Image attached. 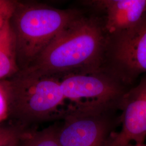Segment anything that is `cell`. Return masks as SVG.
<instances>
[{
  "label": "cell",
  "mask_w": 146,
  "mask_h": 146,
  "mask_svg": "<svg viewBox=\"0 0 146 146\" xmlns=\"http://www.w3.org/2000/svg\"><path fill=\"white\" fill-rule=\"evenodd\" d=\"M19 72L15 36L9 21L0 34V81L11 78Z\"/></svg>",
  "instance_id": "cell-9"
},
{
  "label": "cell",
  "mask_w": 146,
  "mask_h": 146,
  "mask_svg": "<svg viewBox=\"0 0 146 146\" xmlns=\"http://www.w3.org/2000/svg\"><path fill=\"white\" fill-rule=\"evenodd\" d=\"M102 68L128 88L146 74V13L130 28L107 36Z\"/></svg>",
  "instance_id": "cell-5"
},
{
  "label": "cell",
  "mask_w": 146,
  "mask_h": 146,
  "mask_svg": "<svg viewBox=\"0 0 146 146\" xmlns=\"http://www.w3.org/2000/svg\"><path fill=\"white\" fill-rule=\"evenodd\" d=\"M127 146H146V143H143V144H135V143H130Z\"/></svg>",
  "instance_id": "cell-15"
},
{
  "label": "cell",
  "mask_w": 146,
  "mask_h": 146,
  "mask_svg": "<svg viewBox=\"0 0 146 146\" xmlns=\"http://www.w3.org/2000/svg\"><path fill=\"white\" fill-rule=\"evenodd\" d=\"M8 116V106L4 90L0 84V122Z\"/></svg>",
  "instance_id": "cell-13"
},
{
  "label": "cell",
  "mask_w": 146,
  "mask_h": 146,
  "mask_svg": "<svg viewBox=\"0 0 146 146\" xmlns=\"http://www.w3.org/2000/svg\"><path fill=\"white\" fill-rule=\"evenodd\" d=\"M102 13L107 35H113L134 26L146 13V0H95L84 1Z\"/></svg>",
  "instance_id": "cell-8"
},
{
  "label": "cell",
  "mask_w": 146,
  "mask_h": 146,
  "mask_svg": "<svg viewBox=\"0 0 146 146\" xmlns=\"http://www.w3.org/2000/svg\"><path fill=\"white\" fill-rule=\"evenodd\" d=\"M82 13L41 3L17 1L10 23L15 36L20 71L27 68Z\"/></svg>",
  "instance_id": "cell-2"
},
{
  "label": "cell",
  "mask_w": 146,
  "mask_h": 146,
  "mask_svg": "<svg viewBox=\"0 0 146 146\" xmlns=\"http://www.w3.org/2000/svg\"><path fill=\"white\" fill-rule=\"evenodd\" d=\"M17 1L0 0V34L5 25L11 20Z\"/></svg>",
  "instance_id": "cell-12"
},
{
  "label": "cell",
  "mask_w": 146,
  "mask_h": 146,
  "mask_svg": "<svg viewBox=\"0 0 146 146\" xmlns=\"http://www.w3.org/2000/svg\"><path fill=\"white\" fill-rule=\"evenodd\" d=\"M121 128L113 133L104 146L145 143L146 139V74L129 89L119 104Z\"/></svg>",
  "instance_id": "cell-7"
},
{
  "label": "cell",
  "mask_w": 146,
  "mask_h": 146,
  "mask_svg": "<svg viewBox=\"0 0 146 146\" xmlns=\"http://www.w3.org/2000/svg\"><path fill=\"white\" fill-rule=\"evenodd\" d=\"M29 131L18 123L0 127V146H11L25 135Z\"/></svg>",
  "instance_id": "cell-11"
},
{
  "label": "cell",
  "mask_w": 146,
  "mask_h": 146,
  "mask_svg": "<svg viewBox=\"0 0 146 146\" xmlns=\"http://www.w3.org/2000/svg\"><path fill=\"white\" fill-rule=\"evenodd\" d=\"M107 36L102 16L82 12L17 74L60 78L102 68Z\"/></svg>",
  "instance_id": "cell-1"
},
{
  "label": "cell",
  "mask_w": 146,
  "mask_h": 146,
  "mask_svg": "<svg viewBox=\"0 0 146 146\" xmlns=\"http://www.w3.org/2000/svg\"><path fill=\"white\" fill-rule=\"evenodd\" d=\"M33 133L29 131L26 134L23 136L21 139L17 141L11 146H29L31 140V136Z\"/></svg>",
  "instance_id": "cell-14"
},
{
  "label": "cell",
  "mask_w": 146,
  "mask_h": 146,
  "mask_svg": "<svg viewBox=\"0 0 146 146\" xmlns=\"http://www.w3.org/2000/svg\"><path fill=\"white\" fill-rule=\"evenodd\" d=\"M120 102H91L74 104L63 112L58 125L62 146H104L121 125Z\"/></svg>",
  "instance_id": "cell-4"
},
{
  "label": "cell",
  "mask_w": 146,
  "mask_h": 146,
  "mask_svg": "<svg viewBox=\"0 0 146 146\" xmlns=\"http://www.w3.org/2000/svg\"><path fill=\"white\" fill-rule=\"evenodd\" d=\"M66 100L75 104L83 102H119L130 88L122 84L104 68L70 73L60 78Z\"/></svg>",
  "instance_id": "cell-6"
},
{
  "label": "cell",
  "mask_w": 146,
  "mask_h": 146,
  "mask_svg": "<svg viewBox=\"0 0 146 146\" xmlns=\"http://www.w3.org/2000/svg\"><path fill=\"white\" fill-rule=\"evenodd\" d=\"M29 146H62L58 137V125H52L34 132Z\"/></svg>",
  "instance_id": "cell-10"
},
{
  "label": "cell",
  "mask_w": 146,
  "mask_h": 146,
  "mask_svg": "<svg viewBox=\"0 0 146 146\" xmlns=\"http://www.w3.org/2000/svg\"><path fill=\"white\" fill-rule=\"evenodd\" d=\"M5 94L8 116L27 127L57 114L66 100L56 77H35L17 74L0 81Z\"/></svg>",
  "instance_id": "cell-3"
}]
</instances>
